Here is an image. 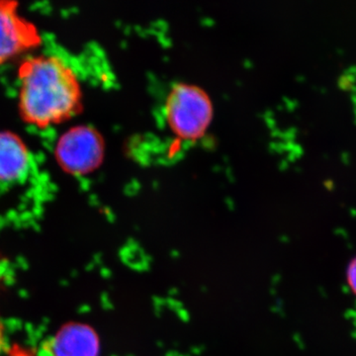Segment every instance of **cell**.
<instances>
[{
    "label": "cell",
    "mask_w": 356,
    "mask_h": 356,
    "mask_svg": "<svg viewBox=\"0 0 356 356\" xmlns=\"http://www.w3.org/2000/svg\"><path fill=\"white\" fill-rule=\"evenodd\" d=\"M17 79L18 114L26 125L43 130L62 125L83 111L81 81L58 56H27L18 67Z\"/></svg>",
    "instance_id": "6da1fadb"
},
{
    "label": "cell",
    "mask_w": 356,
    "mask_h": 356,
    "mask_svg": "<svg viewBox=\"0 0 356 356\" xmlns=\"http://www.w3.org/2000/svg\"><path fill=\"white\" fill-rule=\"evenodd\" d=\"M165 117L173 133L181 139L202 137L213 119V103L208 93L195 84L177 83L165 100Z\"/></svg>",
    "instance_id": "7a4b0ae2"
},
{
    "label": "cell",
    "mask_w": 356,
    "mask_h": 356,
    "mask_svg": "<svg viewBox=\"0 0 356 356\" xmlns=\"http://www.w3.org/2000/svg\"><path fill=\"white\" fill-rule=\"evenodd\" d=\"M104 154L102 134L86 124L67 129L54 147L56 163L72 177H83L95 172L102 165Z\"/></svg>",
    "instance_id": "3957f363"
},
{
    "label": "cell",
    "mask_w": 356,
    "mask_h": 356,
    "mask_svg": "<svg viewBox=\"0 0 356 356\" xmlns=\"http://www.w3.org/2000/svg\"><path fill=\"white\" fill-rule=\"evenodd\" d=\"M42 44L38 26L21 13L19 3L0 0V67L31 55Z\"/></svg>",
    "instance_id": "277c9868"
},
{
    "label": "cell",
    "mask_w": 356,
    "mask_h": 356,
    "mask_svg": "<svg viewBox=\"0 0 356 356\" xmlns=\"http://www.w3.org/2000/svg\"><path fill=\"white\" fill-rule=\"evenodd\" d=\"M32 165L31 151L19 134L0 130V184L15 185L24 182Z\"/></svg>",
    "instance_id": "5b68a950"
},
{
    "label": "cell",
    "mask_w": 356,
    "mask_h": 356,
    "mask_svg": "<svg viewBox=\"0 0 356 356\" xmlns=\"http://www.w3.org/2000/svg\"><path fill=\"white\" fill-rule=\"evenodd\" d=\"M54 348L57 356H95L98 341L88 327L74 325L58 334Z\"/></svg>",
    "instance_id": "8992f818"
},
{
    "label": "cell",
    "mask_w": 356,
    "mask_h": 356,
    "mask_svg": "<svg viewBox=\"0 0 356 356\" xmlns=\"http://www.w3.org/2000/svg\"><path fill=\"white\" fill-rule=\"evenodd\" d=\"M348 281L351 291L356 295V257L350 262L348 269Z\"/></svg>",
    "instance_id": "52a82bcc"
},
{
    "label": "cell",
    "mask_w": 356,
    "mask_h": 356,
    "mask_svg": "<svg viewBox=\"0 0 356 356\" xmlns=\"http://www.w3.org/2000/svg\"><path fill=\"white\" fill-rule=\"evenodd\" d=\"M6 350V332H4L3 323L0 318V355Z\"/></svg>",
    "instance_id": "ba28073f"
}]
</instances>
